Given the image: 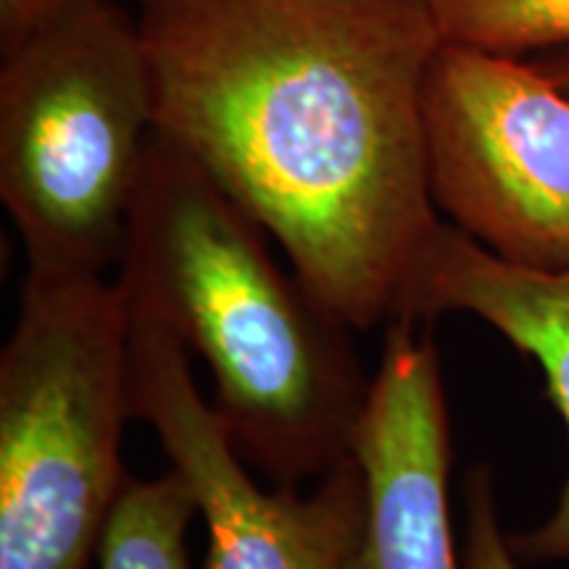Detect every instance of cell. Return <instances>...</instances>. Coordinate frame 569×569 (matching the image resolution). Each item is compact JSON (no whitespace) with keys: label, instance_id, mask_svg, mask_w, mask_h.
<instances>
[{"label":"cell","instance_id":"1","mask_svg":"<svg viewBox=\"0 0 569 569\" xmlns=\"http://www.w3.org/2000/svg\"><path fill=\"white\" fill-rule=\"evenodd\" d=\"M156 130L190 153L353 330L398 315L443 222L425 92L432 0H142Z\"/></svg>","mask_w":569,"mask_h":569},{"label":"cell","instance_id":"2","mask_svg":"<svg viewBox=\"0 0 569 569\" xmlns=\"http://www.w3.org/2000/svg\"><path fill=\"white\" fill-rule=\"evenodd\" d=\"M117 280L132 311L206 361L213 409L272 486L301 488L353 457L372 382L353 327L277 264L264 227L159 130Z\"/></svg>","mask_w":569,"mask_h":569},{"label":"cell","instance_id":"3","mask_svg":"<svg viewBox=\"0 0 569 569\" xmlns=\"http://www.w3.org/2000/svg\"><path fill=\"white\" fill-rule=\"evenodd\" d=\"M153 130L151 59L111 0H74L3 53L0 198L30 272L119 267Z\"/></svg>","mask_w":569,"mask_h":569},{"label":"cell","instance_id":"4","mask_svg":"<svg viewBox=\"0 0 569 569\" xmlns=\"http://www.w3.org/2000/svg\"><path fill=\"white\" fill-rule=\"evenodd\" d=\"M130 327L109 274L27 269L0 353V569H88L130 475Z\"/></svg>","mask_w":569,"mask_h":569},{"label":"cell","instance_id":"5","mask_svg":"<svg viewBox=\"0 0 569 569\" xmlns=\"http://www.w3.org/2000/svg\"><path fill=\"white\" fill-rule=\"evenodd\" d=\"M425 124L438 211L509 264L569 272V90L538 61L443 42Z\"/></svg>","mask_w":569,"mask_h":569},{"label":"cell","instance_id":"6","mask_svg":"<svg viewBox=\"0 0 569 569\" xmlns=\"http://www.w3.org/2000/svg\"><path fill=\"white\" fill-rule=\"evenodd\" d=\"M130 315V415L151 427L193 490L209 536L206 569H351L365 525L356 459L332 467L309 493L261 488L198 390L188 348L159 319Z\"/></svg>","mask_w":569,"mask_h":569},{"label":"cell","instance_id":"7","mask_svg":"<svg viewBox=\"0 0 569 569\" xmlns=\"http://www.w3.org/2000/svg\"><path fill=\"white\" fill-rule=\"evenodd\" d=\"M388 322L353 438L365 525L351 569H465L448 517L451 427L430 330Z\"/></svg>","mask_w":569,"mask_h":569},{"label":"cell","instance_id":"8","mask_svg":"<svg viewBox=\"0 0 569 569\" xmlns=\"http://www.w3.org/2000/svg\"><path fill=\"white\" fill-rule=\"evenodd\" d=\"M451 311L482 319L536 361L569 432V272L509 264L440 222L419 253L396 319L422 325ZM509 543L522 561H569V478L551 515L509 536Z\"/></svg>","mask_w":569,"mask_h":569},{"label":"cell","instance_id":"9","mask_svg":"<svg viewBox=\"0 0 569 569\" xmlns=\"http://www.w3.org/2000/svg\"><path fill=\"white\" fill-rule=\"evenodd\" d=\"M196 515L193 490L174 469L156 480L127 478L98 543V569H190Z\"/></svg>","mask_w":569,"mask_h":569},{"label":"cell","instance_id":"10","mask_svg":"<svg viewBox=\"0 0 569 569\" xmlns=\"http://www.w3.org/2000/svg\"><path fill=\"white\" fill-rule=\"evenodd\" d=\"M446 42L517 56L569 51V0H432Z\"/></svg>","mask_w":569,"mask_h":569},{"label":"cell","instance_id":"11","mask_svg":"<svg viewBox=\"0 0 569 569\" xmlns=\"http://www.w3.org/2000/svg\"><path fill=\"white\" fill-rule=\"evenodd\" d=\"M465 507L467 525L465 551H461L465 569H522V559L511 549L509 532L501 525L493 478L486 467L469 472Z\"/></svg>","mask_w":569,"mask_h":569},{"label":"cell","instance_id":"12","mask_svg":"<svg viewBox=\"0 0 569 569\" xmlns=\"http://www.w3.org/2000/svg\"><path fill=\"white\" fill-rule=\"evenodd\" d=\"M71 3L74 0H0V51L19 48Z\"/></svg>","mask_w":569,"mask_h":569},{"label":"cell","instance_id":"13","mask_svg":"<svg viewBox=\"0 0 569 569\" xmlns=\"http://www.w3.org/2000/svg\"><path fill=\"white\" fill-rule=\"evenodd\" d=\"M540 69L549 71V74L557 80L561 88L569 90V51H559V53H546L543 59H538Z\"/></svg>","mask_w":569,"mask_h":569}]
</instances>
